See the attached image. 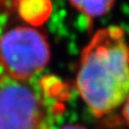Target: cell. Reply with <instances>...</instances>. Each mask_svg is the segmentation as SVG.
I'll list each match as a JSON object with an SVG mask.
<instances>
[{
    "label": "cell",
    "mask_w": 129,
    "mask_h": 129,
    "mask_svg": "<svg viewBox=\"0 0 129 129\" xmlns=\"http://www.w3.org/2000/svg\"><path fill=\"white\" fill-rule=\"evenodd\" d=\"M51 80L37 84L0 74V129H49L64 109L58 93L65 91L58 80Z\"/></svg>",
    "instance_id": "obj_2"
},
{
    "label": "cell",
    "mask_w": 129,
    "mask_h": 129,
    "mask_svg": "<svg viewBox=\"0 0 129 129\" xmlns=\"http://www.w3.org/2000/svg\"><path fill=\"white\" fill-rule=\"evenodd\" d=\"M60 129H85L83 126L78 125V124H72V125H66V126H63Z\"/></svg>",
    "instance_id": "obj_7"
},
{
    "label": "cell",
    "mask_w": 129,
    "mask_h": 129,
    "mask_svg": "<svg viewBox=\"0 0 129 129\" xmlns=\"http://www.w3.org/2000/svg\"><path fill=\"white\" fill-rule=\"evenodd\" d=\"M71 5L85 18L92 20L108 13L116 0H69Z\"/></svg>",
    "instance_id": "obj_4"
},
{
    "label": "cell",
    "mask_w": 129,
    "mask_h": 129,
    "mask_svg": "<svg viewBox=\"0 0 129 129\" xmlns=\"http://www.w3.org/2000/svg\"><path fill=\"white\" fill-rule=\"evenodd\" d=\"M50 60L48 41L40 30L19 25L0 36L2 73L17 80H33Z\"/></svg>",
    "instance_id": "obj_3"
},
{
    "label": "cell",
    "mask_w": 129,
    "mask_h": 129,
    "mask_svg": "<svg viewBox=\"0 0 129 129\" xmlns=\"http://www.w3.org/2000/svg\"><path fill=\"white\" fill-rule=\"evenodd\" d=\"M48 0H21L20 13L30 23H40L49 13Z\"/></svg>",
    "instance_id": "obj_5"
},
{
    "label": "cell",
    "mask_w": 129,
    "mask_h": 129,
    "mask_svg": "<svg viewBox=\"0 0 129 129\" xmlns=\"http://www.w3.org/2000/svg\"><path fill=\"white\" fill-rule=\"evenodd\" d=\"M76 88L92 115L103 118L129 94V44L116 25L95 31L81 52Z\"/></svg>",
    "instance_id": "obj_1"
},
{
    "label": "cell",
    "mask_w": 129,
    "mask_h": 129,
    "mask_svg": "<svg viewBox=\"0 0 129 129\" xmlns=\"http://www.w3.org/2000/svg\"><path fill=\"white\" fill-rule=\"evenodd\" d=\"M122 116H123V120L129 127V94L122 106Z\"/></svg>",
    "instance_id": "obj_6"
}]
</instances>
